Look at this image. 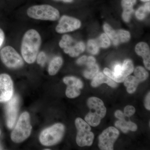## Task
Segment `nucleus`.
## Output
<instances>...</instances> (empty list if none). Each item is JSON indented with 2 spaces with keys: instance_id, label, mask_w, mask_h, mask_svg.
<instances>
[{
  "instance_id": "nucleus-1",
  "label": "nucleus",
  "mask_w": 150,
  "mask_h": 150,
  "mask_svg": "<svg viewBox=\"0 0 150 150\" xmlns=\"http://www.w3.org/2000/svg\"><path fill=\"white\" fill-rule=\"evenodd\" d=\"M41 44V37L37 30L30 29L25 33L22 41L21 52L25 62L31 64L35 62Z\"/></svg>"
},
{
  "instance_id": "nucleus-2",
  "label": "nucleus",
  "mask_w": 150,
  "mask_h": 150,
  "mask_svg": "<svg viewBox=\"0 0 150 150\" xmlns=\"http://www.w3.org/2000/svg\"><path fill=\"white\" fill-rule=\"evenodd\" d=\"M87 105L90 111L85 118L86 122L93 127L98 126L106 114V108L103 101L99 98L92 97L88 100Z\"/></svg>"
},
{
  "instance_id": "nucleus-3",
  "label": "nucleus",
  "mask_w": 150,
  "mask_h": 150,
  "mask_svg": "<svg viewBox=\"0 0 150 150\" xmlns=\"http://www.w3.org/2000/svg\"><path fill=\"white\" fill-rule=\"evenodd\" d=\"M28 16L34 19L55 21L60 17L59 11L49 5H35L28 9Z\"/></svg>"
},
{
  "instance_id": "nucleus-4",
  "label": "nucleus",
  "mask_w": 150,
  "mask_h": 150,
  "mask_svg": "<svg viewBox=\"0 0 150 150\" xmlns=\"http://www.w3.org/2000/svg\"><path fill=\"white\" fill-rule=\"evenodd\" d=\"M32 130L29 113L23 112L20 116L18 121L11 134V139L15 143H21L27 139Z\"/></svg>"
},
{
  "instance_id": "nucleus-5",
  "label": "nucleus",
  "mask_w": 150,
  "mask_h": 150,
  "mask_svg": "<svg viewBox=\"0 0 150 150\" xmlns=\"http://www.w3.org/2000/svg\"><path fill=\"white\" fill-rule=\"evenodd\" d=\"M64 132V125L61 123H56L42 131L39 137V140L43 146H53L62 140Z\"/></svg>"
},
{
  "instance_id": "nucleus-6",
  "label": "nucleus",
  "mask_w": 150,
  "mask_h": 150,
  "mask_svg": "<svg viewBox=\"0 0 150 150\" xmlns=\"http://www.w3.org/2000/svg\"><path fill=\"white\" fill-rule=\"evenodd\" d=\"M75 125L78 131L76 142L78 146L81 147L91 146L94 135L91 131L89 125L82 118H78L75 121Z\"/></svg>"
},
{
  "instance_id": "nucleus-7",
  "label": "nucleus",
  "mask_w": 150,
  "mask_h": 150,
  "mask_svg": "<svg viewBox=\"0 0 150 150\" xmlns=\"http://www.w3.org/2000/svg\"><path fill=\"white\" fill-rule=\"evenodd\" d=\"M0 58L4 64L10 69H18L23 65L22 58L12 46L3 48L0 52Z\"/></svg>"
},
{
  "instance_id": "nucleus-8",
  "label": "nucleus",
  "mask_w": 150,
  "mask_h": 150,
  "mask_svg": "<svg viewBox=\"0 0 150 150\" xmlns=\"http://www.w3.org/2000/svg\"><path fill=\"white\" fill-rule=\"evenodd\" d=\"M119 132L113 127H110L103 131L100 135L98 146L102 150H112L114 142L118 139Z\"/></svg>"
},
{
  "instance_id": "nucleus-9",
  "label": "nucleus",
  "mask_w": 150,
  "mask_h": 150,
  "mask_svg": "<svg viewBox=\"0 0 150 150\" xmlns=\"http://www.w3.org/2000/svg\"><path fill=\"white\" fill-rule=\"evenodd\" d=\"M13 82L7 74H0V103L7 102L13 96Z\"/></svg>"
},
{
  "instance_id": "nucleus-10",
  "label": "nucleus",
  "mask_w": 150,
  "mask_h": 150,
  "mask_svg": "<svg viewBox=\"0 0 150 150\" xmlns=\"http://www.w3.org/2000/svg\"><path fill=\"white\" fill-rule=\"evenodd\" d=\"M7 102L6 108L7 125L11 129L13 127L17 117L19 98L17 95L13 96Z\"/></svg>"
},
{
  "instance_id": "nucleus-11",
  "label": "nucleus",
  "mask_w": 150,
  "mask_h": 150,
  "mask_svg": "<svg viewBox=\"0 0 150 150\" xmlns=\"http://www.w3.org/2000/svg\"><path fill=\"white\" fill-rule=\"evenodd\" d=\"M81 26L80 21L71 17L63 16L60 18L56 28V32L64 33L71 32L79 29Z\"/></svg>"
},
{
  "instance_id": "nucleus-12",
  "label": "nucleus",
  "mask_w": 150,
  "mask_h": 150,
  "mask_svg": "<svg viewBox=\"0 0 150 150\" xmlns=\"http://www.w3.org/2000/svg\"><path fill=\"white\" fill-rule=\"evenodd\" d=\"M135 51L138 55L143 57L145 67L150 70V49L148 44L144 42H140L136 46Z\"/></svg>"
},
{
  "instance_id": "nucleus-13",
  "label": "nucleus",
  "mask_w": 150,
  "mask_h": 150,
  "mask_svg": "<svg viewBox=\"0 0 150 150\" xmlns=\"http://www.w3.org/2000/svg\"><path fill=\"white\" fill-rule=\"evenodd\" d=\"M103 83L107 84L108 85L112 88L116 87L118 86L114 81L101 72L98 73L94 77L93 79L91 85L93 87H96Z\"/></svg>"
},
{
  "instance_id": "nucleus-14",
  "label": "nucleus",
  "mask_w": 150,
  "mask_h": 150,
  "mask_svg": "<svg viewBox=\"0 0 150 150\" xmlns=\"http://www.w3.org/2000/svg\"><path fill=\"white\" fill-rule=\"evenodd\" d=\"M85 46L83 42H79L64 49L65 53L72 57H77L84 51Z\"/></svg>"
},
{
  "instance_id": "nucleus-15",
  "label": "nucleus",
  "mask_w": 150,
  "mask_h": 150,
  "mask_svg": "<svg viewBox=\"0 0 150 150\" xmlns=\"http://www.w3.org/2000/svg\"><path fill=\"white\" fill-rule=\"evenodd\" d=\"M63 64V59L61 57L57 56L52 59L48 67L49 75L54 76L58 72Z\"/></svg>"
},
{
  "instance_id": "nucleus-16",
  "label": "nucleus",
  "mask_w": 150,
  "mask_h": 150,
  "mask_svg": "<svg viewBox=\"0 0 150 150\" xmlns=\"http://www.w3.org/2000/svg\"><path fill=\"white\" fill-rule=\"evenodd\" d=\"M103 29L107 36L110 38V39L112 40L114 45L115 46L118 45L120 42L118 40L117 32L112 29V28L107 23H105L103 25Z\"/></svg>"
},
{
  "instance_id": "nucleus-17",
  "label": "nucleus",
  "mask_w": 150,
  "mask_h": 150,
  "mask_svg": "<svg viewBox=\"0 0 150 150\" xmlns=\"http://www.w3.org/2000/svg\"><path fill=\"white\" fill-rule=\"evenodd\" d=\"M87 67V68L83 72L84 76L86 79H91L99 72V67L96 64Z\"/></svg>"
},
{
  "instance_id": "nucleus-18",
  "label": "nucleus",
  "mask_w": 150,
  "mask_h": 150,
  "mask_svg": "<svg viewBox=\"0 0 150 150\" xmlns=\"http://www.w3.org/2000/svg\"><path fill=\"white\" fill-rule=\"evenodd\" d=\"M134 66L133 62L131 60L126 59L123 62L122 66V76L124 79L129 76L133 72Z\"/></svg>"
},
{
  "instance_id": "nucleus-19",
  "label": "nucleus",
  "mask_w": 150,
  "mask_h": 150,
  "mask_svg": "<svg viewBox=\"0 0 150 150\" xmlns=\"http://www.w3.org/2000/svg\"><path fill=\"white\" fill-rule=\"evenodd\" d=\"M135 78L139 83L146 80L149 76L148 72L141 67H137L134 71Z\"/></svg>"
},
{
  "instance_id": "nucleus-20",
  "label": "nucleus",
  "mask_w": 150,
  "mask_h": 150,
  "mask_svg": "<svg viewBox=\"0 0 150 150\" xmlns=\"http://www.w3.org/2000/svg\"><path fill=\"white\" fill-rule=\"evenodd\" d=\"M66 91L67 97L70 98H75L80 95V89L76 86L68 85Z\"/></svg>"
},
{
  "instance_id": "nucleus-21",
  "label": "nucleus",
  "mask_w": 150,
  "mask_h": 150,
  "mask_svg": "<svg viewBox=\"0 0 150 150\" xmlns=\"http://www.w3.org/2000/svg\"><path fill=\"white\" fill-rule=\"evenodd\" d=\"M64 82L67 86L74 85L78 87L80 89L82 88L83 83L79 79L74 76H67L63 79Z\"/></svg>"
},
{
  "instance_id": "nucleus-22",
  "label": "nucleus",
  "mask_w": 150,
  "mask_h": 150,
  "mask_svg": "<svg viewBox=\"0 0 150 150\" xmlns=\"http://www.w3.org/2000/svg\"><path fill=\"white\" fill-rule=\"evenodd\" d=\"M74 43L72 38L69 35H64L62 36V39L59 42V45L63 49L69 47Z\"/></svg>"
},
{
  "instance_id": "nucleus-23",
  "label": "nucleus",
  "mask_w": 150,
  "mask_h": 150,
  "mask_svg": "<svg viewBox=\"0 0 150 150\" xmlns=\"http://www.w3.org/2000/svg\"><path fill=\"white\" fill-rule=\"evenodd\" d=\"M97 42L100 47L103 48H108L110 44V39L107 35L105 33H103L100 35Z\"/></svg>"
},
{
  "instance_id": "nucleus-24",
  "label": "nucleus",
  "mask_w": 150,
  "mask_h": 150,
  "mask_svg": "<svg viewBox=\"0 0 150 150\" xmlns=\"http://www.w3.org/2000/svg\"><path fill=\"white\" fill-rule=\"evenodd\" d=\"M99 46L96 41L94 40H88L87 44L88 51L91 54L96 55L99 51Z\"/></svg>"
},
{
  "instance_id": "nucleus-25",
  "label": "nucleus",
  "mask_w": 150,
  "mask_h": 150,
  "mask_svg": "<svg viewBox=\"0 0 150 150\" xmlns=\"http://www.w3.org/2000/svg\"><path fill=\"white\" fill-rule=\"evenodd\" d=\"M118 35L119 42L125 43L128 42L130 39L131 35L130 33L126 30H120L116 31Z\"/></svg>"
},
{
  "instance_id": "nucleus-26",
  "label": "nucleus",
  "mask_w": 150,
  "mask_h": 150,
  "mask_svg": "<svg viewBox=\"0 0 150 150\" xmlns=\"http://www.w3.org/2000/svg\"><path fill=\"white\" fill-rule=\"evenodd\" d=\"M124 86L126 87H134L137 88L139 84L135 77L132 76H128L124 80Z\"/></svg>"
},
{
  "instance_id": "nucleus-27",
  "label": "nucleus",
  "mask_w": 150,
  "mask_h": 150,
  "mask_svg": "<svg viewBox=\"0 0 150 150\" xmlns=\"http://www.w3.org/2000/svg\"><path fill=\"white\" fill-rule=\"evenodd\" d=\"M136 2V0H122L121 5L123 10L133 9V7Z\"/></svg>"
},
{
  "instance_id": "nucleus-28",
  "label": "nucleus",
  "mask_w": 150,
  "mask_h": 150,
  "mask_svg": "<svg viewBox=\"0 0 150 150\" xmlns=\"http://www.w3.org/2000/svg\"><path fill=\"white\" fill-rule=\"evenodd\" d=\"M37 63L41 67H44L47 60V56L46 54L43 51L40 52L38 54L37 58Z\"/></svg>"
},
{
  "instance_id": "nucleus-29",
  "label": "nucleus",
  "mask_w": 150,
  "mask_h": 150,
  "mask_svg": "<svg viewBox=\"0 0 150 150\" xmlns=\"http://www.w3.org/2000/svg\"><path fill=\"white\" fill-rule=\"evenodd\" d=\"M115 126L117 128L121 129L123 133H126L129 131L126 127V121L125 119L119 120V121H116L115 123Z\"/></svg>"
},
{
  "instance_id": "nucleus-30",
  "label": "nucleus",
  "mask_w": 150,
  "mask_h": 150,
  "mask_svg": "<svg viewBox=\"0 0 150 150\" xmlns=\"http://www.w3.org/2000/svg\"><path fill=\"white\" fill-rule=\"evenodd\" d=\"M148 12L146 10L144 6L140 7L136 12V16L137 18L140 20H142L146 17Z\"/></svg>"
},
{
  "instance_id": "nucleus-31",
  "label": "nucleus",
  "mask_w": 150,
  "mask_h": 150,
  "mask_svg": "<svg viewBox=\"0 0 150 150\" xmlns=\"http://www.w3.org/2000/svg\"><path fill=\"white\" fill-rule=\"evenodd\" d=\"M136 112V109L132 105H127L124 108V114L126 117H130Z\"/></svg>"
},
{
  "instance_id": "nucleus-32",
  "label": "nucleus",
  "mask_w": 150,
  "mask_h": 150,
  "mask_svg": "<svg viewBox=\"0 0 150 150\" xmlns=\"http://www.w3.org/2000/svg\"><path fill=\"white\" fill-rule=\"evenodd\" d=\"M134 10H123L122 17L124 21L129 22L131 18V14L133 13Z\"/></svg>"
},
{
  "instance_id": "nucleus-33",
  "label": "nucleus",
  "mask_w": 150,
  "mask_h": 150,
  "mask_svg": "<svg viewBox=\"0 0 150 150\" xmlns=\"http://www.w3.org/2000/svg\"><path fill=\"white\" fill-rule=\"evenodd\" d=\"M127 127L128 130L131 131H135L137 129V125L131 121H127Z\"/></svg>"
},
{
  "instance_id": "nucleus-34",
  "label": "nucleus",
  "mask_w": 150,
  "mask_h": 150,
  "mask_svg": "<svg viewBox=\"0 0 150 150\" xmlns=\"http://www.w3.org/2000/svg\"><path fill=\"white\" fill-rule=\"evenodd\" d=\"M88 57L86 56H83L80 57L79 59H78L76 63L78 64L82 65L86 64V63Z\"/></svg>"
},
{
  "instance_id": "nucleus-35",
  "label": "nucleus",
  "mask_w": 150,
  "mask_h": 150,
  "mask_svg": "<svg viewBox=\"0 0 150 150\" xmlns=\"http://www.w3.org/2000/svg\"><path fill=\"white\" fill-rule=\"evenodd\" d=\"M115 116L116 118H118L119 120L125 119V115L122 111L120 110H117L115 111Z\"/></svg>"
},
{
  "instance_id": "nucleus-36",
  "label": "nucleus",
  "mask_w": 150,
  "mask_h": 150,
  "mask_svg": "<svg viewBox=\"0 0 150 150\" xmlns=\"http://www.w3.org/2000/svg\"><path fill=\"white\" fill-rule=\"evenodd\" d=\"M150 92L148 93L145 100V106L148 110H150Z\"/></svg>"
},
{
  "instance_id": "nucleus-37",
  "label": "nucleus",
  "mask_w": 150,
  "mask_h": 150,
  "mask_svg": "<svg viewBox=\"0 0 150 150\" xmlns=\"http://www.w3.org/2000/svg\"><path fill=\"white\" fill-rule=\"evenodd\" d=\"M96 64V59L92 56H89L87 58L86 65L87 66H90Z\"/></svg>"
},
{
  "instance_id": "nucleus-38",
  "label": "nucleus",
  "mask_w": 150,
  "mask_h": 150,
  "mask_svg": "<svg viewBox=\"0 0 150 150\" xmlns=\"http://www.w3.org/2000/svg\"><path fill=\"white\" fill-rule=\"evenodd\" d=\"M5 39V35L4 31L0 28V47L3 45Z\"/></svg>"
},
{
  "instance_id": "nucleus-39",
  "label": "nucleus",
  "mask_w": 150,
  "mask_h": 150,
  "mask_svg": "<svg viewBox=\"0 0 150 150\" xmlns=\"http://www.w3.org/2000/svg\"><path fill=\"white\" fill-rule=\"evenodd\" d=\"M144 7L145 9H146V10L148 12V13L150 12V2L147 3L144 6Z\"/></svg>"
},
{
  "instance_id": "nucleus-40",
  "label": "nucleus",
  "mask_w": 150,
  "mask_h": 150,
  "mask_svg": "<svg viewBox=\"0 0 150 150\" xmlns=\"http://www.w3.org/2000/svg\"><path fill=\"white\" fill-rule=\"evenodd\" d=\"M55 1H63L66 3H70L73 1V0H54Z\"/></svg>"
},
{
  "instance_id": "nucleus-41",
  "label": "nucleus",
  "mask_w": 150,
  "mask_h": 150,
  "mask_svg": "<svg viewBox=\"0 0 150 150\" xmlns=\"http://www.w3.org/2000/svg\"><path fill=\"white\" fill-rule=\"evenodd\" d=\"M141 1H149L150 0H141Z\"/></svg>"
},
{
  "instance_id": "nucleus-42",
  "label": "nucleus",
  "mask_w": 150,
  "mask_h": 150,
  "mask_svg": "<svg viewBox=\"0 0 150 150\" xmlns=\"http://www.w3.org/2000/svg\"><path fill=\"white\" fill-rule=\"evenodd\" d=\"M0 134H1V131H0Z\"/></svg>"
}]
</instances>
